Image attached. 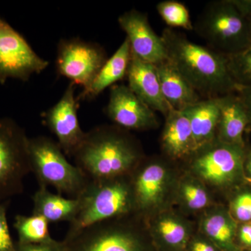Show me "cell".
<instances>
[{
	"instance_id": "20",
	"label": "cell",
	"mask_w": 251,
	"mask_h": 251,
	"mask_svg": "<svg viewBox=\"0 0 251 251\" xmlns=\"http://www.w3.org/2000/svg\"><path fill=\"white\" fill-rule=\"evenodd\" d=\"M155 66L162 93L172 109L181 111L202 99L168 59Z\"/></svg>"
},
{
	"instance_id": "34",
	"label": "cell",
	"mask_w": 251,
	"mask_h": 251,
	"mask_svg": "<svg viewBox=\"0 0 251 251\" xmlns=\"http://www.w3.org/2000/svg\"><path fill=\"white\" fill-rule=\"evenodd\" d=\"M237 9L247 19L251 38V0H238Z\"/></svg>"
},
{
	"instance_id": "29",
	"label": "cell",
	"mask_w": 251,
	"mask_h": 251,
	"mask_svg": "<svg viewBox=\"0 0 251 251\" xmlns=\"http://www.w3.org/2000/svg\"><path fill=\"white\" fill-rule=\"evenodd\" d=\"M16 245L13 242L6 219V205L0 202V251H15Z\"/></svg>"
},
{
	"instance_id": "15",
	"label": "cell",
	"mask_w": 251,
	"mask_h": 251,
	"mask_svg": "<svg viewBox=\"0 0 251 251\" xmlns=\"http://www.w3.org/2000/svg\"><path fill=\"white\" fill-rule=\"evenodd\" d=\"M148 219L147 230L156 251H186L195 233L188 220L168 209Z\"/></svg>"
},
{
	"instance_id": "21",
	"label": "cell",
	"mask_w": 251,
	"mask_h": 251,
	"mask_svg": "<svg viewBox=\"0 0 251 251\" xmlns=\"http://www.w3.org/2000/svg\"><path fill=\"white\" fill-rule=\"evenodd\" d=\"M181 111L189 120L197 150L215 141L219 118L216 98L202 99Z\"/></svg>"
},
{
	"instance_id": "5",
	"label": "cell",
	"mask_w": 251,
	"mask_h": 251,
	"mask_svg": "<svg viewBox=\"0 0 251 251\" xmlns=\"http://www.w3.org/2000/svg\"><path fill=\"white\" fill-rule=\"evenodd\" d=\"M193 27L209 48L226 56L239 53L251 46L247 19L232 0L208 3Z\"/></svg>"
},
{
	"instance_id": "13",
	"label": "cell",
	"mask_w": 251,
	"mask_h": 251,
	"mask_svg": "<svg viewBox=\"0 0 251 251\" xmlns=\"http://www.w3.org/2000/svg\"><path fill=\"white\" fill-rule=\"evenodd\" d=\"M105 114L115 125L127 130L154 129L159 125L156 112L125 85L110 88Z\"/></svg>"
},
{
	"instance_id": "22",
	"label": "cell",
	"mask_w": 251,
	"mask_h": 251,
	"mask_svg": "<svg viewBox=\"0 0 251 251\" xmlns=\"http://www.w3.org/2000/svg\"><path fill=\"white\" fill-rule=\"evenodd\" d=\"M130 59L131 50L129 42L126 38L113 55L107 59L90 87L83 90L77 97L78 100L95 99L105 89L123 80L126 77Z\"/></svg>"
},
{
	"instance_id": "26",
	"label": "cell",
	"mask_w": 251,
	"mask_h": 251,
	"mask_svg": "<svg viewBox=\"0 0 251 251\" xmlns=\"http://www.w3.org/2000/svg\"><path fill=\"white\" fill-rule=\"evenodd\" d=\"M156 11L171 29L181 28L188 31L194 29L189 11L183 3L175 0L162 1L156 5Z\"/></svg>"
},
{
	"instance_id": "35",
	"label": "cell",
	"mask_w": 251,
	"mask_h": 251,
	"mask_svg": "<svg viewBox=\"0 0 251 251\" xmlns=\"http://www.w3.org/2000/svg\"><path fill=\"white\" fill-rule=\"evenodd\" d=\"M244 173L246 177L251 180V149L247 148L245 161H244Z\"/></svg>"
},
{
	"instance_id": "10",
	"label": "cell",
	"mask_w": 251,
	"mask_h": 251,
	"mask_svg": "<svg viewBox=\"0 0 251 251\" xmlns=\"http://www.w3.org/2000/svg\"><path fill=\"white\" fill-rule=\"evenodd\" d=\"M105 50L97 44L80 39H62L57 47L56 69L61 76L67 77L84 90L88 88L104 64Z\"/></svg>"
},
{
	"instance_id": "28",
	"label": "cell",
	"mask_w": 251,
	"mask_h": 251,
	"mask_svg": "<svg viewBox=\"0 0 251 251\" xmlns=\"http://www.w3.org/2000/svg\"><path fill=\"white\" fill-rule=\"evenodd\" d=\"M229 211L238 224L251 222V188H242L234 195Z\"/></svg>"
},
{
	"instance_id": "3",
	"label": "cell",
	"mask_w": 251,
	"mask_h": 251,
	"mask_svg": "<svg viewBox=\"0 0 251 251\" xmlns=\"http://www.w3.org/2000/svg\"><path fill=\"white\" fill-rule=\"evenodd\" d=\"M129 176L90 181L80 196V206L69 225V239L92 225L134 214L133 190Z\"/></svg>"
},
{
	"instance_id": "27",
	"label": "cell",
	"mask_w": 251,
	"mask_h": 251,
	"mask_svg": "<svg viewBox=\"0 0 251 251\" xmlns=\"http://www.w3.org/2000/svg\"><path fill=\"white\" fill-rule=\"evenodd\" d=\"M227 58L229 74L237 87H251V46Z\"/></svg>"
},
{
	"instance_id": "16",
	"label": "cell",
	"mask_w": 251,
	"mask_h": 251,
	"mask_svg": "<svg viewBox=\"0 0 251 251\" xmlns=\"http://www.w3.org/2000/svg\"><path fill=\"white\" fill-rule=\"evenodd\" d=\"M130 90L154 112L166 117L173 110L162 93L156 66L131 54L126 75Z\"/></svg>"
},
{
	"instance_id": "31",
	"label": "cell",
	"mask_w": 251,
	"mask_h": 251,
	"mask_svg": "<svg viewBox=\"0 0 251 251\" xmlns=\"http://www.w3.org/2000/svg\"><path fill=\"white\" fill-rule=\"evenodd\" d=\"M186 251H222L214 243L199 232H195L190 239Z\"/></svg>"
},
{
	"instance_id": "9",
	"label": "cell",
	"mask_w": 251,
	"mask_h": 251,
	"mask_svg": "<svg viewBox=\"0 0 251 251\" xmlns=\"http://www.w3.org/2000/svg\"><path fill=\"white\" fill-rule=\"evenodd\" d=\"M130 176L135 215L150 218L167 209L176 180L166 163L156 160L145 163L143 160Z\"/></svg>"
},
{
	"instance_id": "14",
	"label": "cell",
	"mask_w": 251,
	"mask_h": 251,
	"mask_svg": "<svg viewBox=\"0 0 251 251\" xmlns=\"http://www.w3.org/2000/svg\"><path fill=\"white\" fill-rule=\"evenodd\" d=\"M118 23L126 34L131 54L135 57L154 65L168 59L161 36L150 25L148 14L131 9L119 17Z\"/></svg>"
},
{
	"instance_id": "1",
	"label": "cell",
	"mask_w": 251,
	"mask_h": 251,
	"mask_svg": "<svg viewBox=\"0 0 251 251\" xmlns=\"http://www.w3.org/2000/svg\"><path fill=\"white\" fill-rule=\"evenodd\" d=\"M73 157L90 181L129 176L143 160L136 140L117 125L99 126L87 132Z\"/></svg>"
},
{
	"instance_id": "30",
	"label": "cell",
	"mask_w": 251,
	"mask_h": 251,
	"mask_svg": "<svg viewBox=\"0 0 251 251\" xmlns=\"http://www.w3.org/2000/svg\"><path fill=\"white\" fill-rule=\"evenodd\" d=\"M15 251H66V249L62 242L52 239L41 244H23L18 243Z\"/></svg>"
},
{
	"instance_id": "32",
	"label": "cell",
	"mask_w": 251,
	"mask_h": 251,
	"mask_svg": "<svg viewBox=\"0 0 251 251\" xmlns=\"http://www.w3.org/2000/svg\"><path fill=\"white\" fill-rule=\"evenodd\" d=\"M236 242L241 251L251 249V222L238 225Z\"/></svg>"
},
{
	"instance_id": "12",
	"label": "cell",
	"mask_w": 251,
	"mask_h": 251,
	"mask_svg": "<svg viewBox=\"0 0 251 251\" xmlns=\"http://www.w3.org/2000/svg\"><path fill=\"white\" fill-rule=\"evenodd\" d=\"M75 84L70 82L62 98L43 115L44 124L55 135L63 152L72 157L86 133L79 123V100L75 97Z\"/></svg>"
},
{
	"instance_id": "7",
	"label": "cell",
	"mask_w": 251,
	"mask_h": 251,
	"mask_svg": "<svg viewBox=\"0 0 251 251\" xmlns=\"http://www.w3.org/2000/svg\"><path fill=\"white\" fill-rule=\"evenodd\" d=\"M247 148L216 140L188 158L190 174L206 186L216 190L237 188L246 179L244 161Z\"/></svg>"
},
{
	"instance_id": "4",
	"label": "cell",
	"mask_w": 251,
	"mask_h": 251,
	"mask_svg": "<svg viewBox=\"0 0 251 251\" xmlns=\"http://www.w3.org/2000/svg\"><path fill=\"white\" fill-rule=\"evenodd\" d=\"M140 219L133 214L107 220L62 242L66 251H156Z\"/></svg>"
},
{
	"instance_id": "2",
	"label": "cell",
	"mask_w": 251,
	"mask_h": 251,
	"mask_svg": "<svg viewBox=\"0 0 251 251\" xmlns=\"http://www.w3.org/2000/svg\"><path fill=\"white\" fill-rule=\"evenodd\" d=\"M167 58L202 99L216 98L237 92L228 70L227 56L190 41L171 28L161 35Z\"/></svg>"
},
{
	"instance_id": "33",
	"label": "cell",
	"mask_w": 251,
	"mask_h": 251,
	"mask_svg": "<svg viewBox=\"0 0 251 251\" xmlns=\"http://www.w3.org/2000/svg\"><path fill=\"white\" fill-rule=\"evenodd\" d=\"M237 92L242 99L244 106L247 109L249 117L247 130H251V87H238Z\"/></svg>"
},
{
	"instance_id": "19",
	"label": "cell",
	"mask_w": 251,
	"mask_h": 251,
	"mask_svg": "<svg viewBox=\"0 0 251 251\" xmlns=\"http://www.w3.org/2000/svg\"><path fill=\"white\" fill-rule=\"evenodd\" d=\"M238 225L227 208L211 206L203 211L198 232L221 251H241L236 242Z\"/></svg>"
},
{
	"instance_id": "6",
	"label": "cell",
	"mask_w": 251,
	"mask_h": 251,
	"mask_svg": "<svg viewBox=\"0 0 251 251\" xmlns=\"http://www.w3.org/2000/svg\"><path fill=\"white\" fill-rule=\"evenodd\" d=\"M31 172L39 187L52 186L58 194L77 198L85 189L89 179L80 168L69 163L57 143L46 136L29 138Z\"/></svg>"
},
{
	"instance_id": "17",
	"label": "cell",
	"mask_w": 251,
	"mask_h": 251,
	"mask_svg": "<svg viewBox=\"0 0 251 251\" xmlns=\"http://www.w3.org/2000/svg\"><path fill=\"white\" fill-rule=\"evenodd\" d=\"M219 108L216 140L229 145L246 147L244 132L249 125L247 109L237 92L216 97Z\"/></svg>"
},
{
	"instance_id": "23",
	"label": "cell",
	"mask_w": 251,
	"mask_h": 251,
	"mask_svg": "<svg viewBox=\"0 0 251 251\" xmlns=\"http://www.w3.org/2000/svg\"><path fill=\"white\" fill-rule=\"evenodd\" d=\"M32 201V214L42 216L49 224L72 222L80 206L78 198H66L62 195L50 192L45 187H39L33 196Z\"/></svg>"
},
{
	"instance_id": "25",
	"label": "cell",
	"mask_w": 251,
	"mask_h": 251,
	"mask_svg": "<svg viewBox=\"0 0 251 251\" xmlns=\"http://www.w3.org/2000/svg\"><path fill=\"white\" fill-rule=\"evenodd\" d=\"M14 227L18 232L19 244H41L53 239L50 234L47 220L36 214L16 216Z\"/></svg>"
},
{
	"instance_id": "11",
	"label": "cell",
	"mask_w": 251,
	"mask_h": 251,
	"mask_svg": "<svg viewBox=\"0 0 251 251\" xmlns=\"http://www.w3.org/2000/svg\"><path fill=\"white\" fill-rule=\"evenodd\" d=\"M49 65L21 34L0 17V84L4 85L9 78L25 82Z\"/></svg>"
},
{
	"instance_id": "18",
	"label": "cell",
	"mask_w": 251,
	"mask_h": 251,
	"mask_svg": "<svg viewBox=\"0 0 251 251\" xmlns=\"http://www.w3.org/2000/svg\"><path fill=\"white\" fill-rule=\"evenodd\" d=\"M165 117L161 135L162 150L173 161H187L197 151L189 120L184 112L175 110Z\"/></svg>"
},
{
	"instance_id": "24",
	"label": "cell",
	"mask_w": 251,
	"mask_h": 251,
	"mask_svg": "<svg viewBox=\"0 0 251 251\" xmlns=\"http://www.w3.org/2000/svg\"><path fill=\"white\" fill-rule=\"evenodd\" d=\"M173 198L187 214L204 211L213 206L206 185L191 174L176 181Z\"/></svg>"
},
{
	"instance_id": "8",
	"label": "cell",
	"mask_w": 251,
	"mask_h": 251,
	"mask_svg": "<svg viewBox=\"0 0 251 251\" xmlns=\"http://www.w3.org/2000/svg\"><path fill=\"white\" fill-rule=\"evenodd\" d=\"M29 140L15 120L0 118V202L24 191L25 178L31 173Z\"/></svg>"
},
{
	"instance_id": "36",
	"label": "cell",
	"mask_w": 251,
	"mask_h": 251,
	"mask_svg": "<svg viewBox=\"0 0 251 251\" xmlns=\"http://www.w3.org/2000/svg\"><path fill=\"white\" fill-rule=\"evenodd\" d=\"M251 251V249H249V250H246V251Z\"/></svg>"
}]
</instances>
